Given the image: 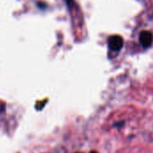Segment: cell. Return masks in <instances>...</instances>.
I'll return each instance as SVG.
<instances>
[{
    "label": "cell",
    "instance_id": "1",
    "mask_svg": "<svg viewBox=\"0 0 153 153\" xmlns=\"http://www.w3.org/2000/svg\"><path fill=\"white\" fill-rule=\"evenodd\" d=\"M124 46V39L121 36L114 35L108 39V47L112 51H118Z\"/></svg>",
    "mask_w": 153,
    "mask_h": 153
},
{
    "label": "cell",
    "instance_id": "2",
    "mask_svg": "<svg viewBox=\"0 0 153 153\" xmlns=\"http://www.w3.org/2000/svg\"><path fill=\"white\" fill-rule=\"evenodd\" d=\"M140 42L142 46L145 48H149L152 43V34L151 31L143 30L140 34Z\"/></svg>",
    "mask_w": 153,
    "mask_h": 153
},
{
    "label": "cell",
    "instance_id": "3",
    "mask_svg": "<svg viewBox=\"0 0 153 153\" xmlns=\"http://www.w3.org/2000/svg\"><path fill=\"white\" fill-rule=\"evenodd\" d=\"M65 2H66V4H67V5H68L69 8H72L73 7V5H74V0H65Z\"/></svg>",
    "mask_w": 153,
    "mask_h": 153
},
{
    "label": "cell",
    "instance_id": "4",
    "mask_svg": "<svg viewBox=\"0 0 153 153\" xmlns=\"http://www.w3.org/2000/svg\"><path fill=\"white\" fill-rule=\"evenodd\" d=\"M91 153H98V152H91Z\"/></svg>",
    "mask_w": 153,
    "mask_h": 153
}]
</instances>
